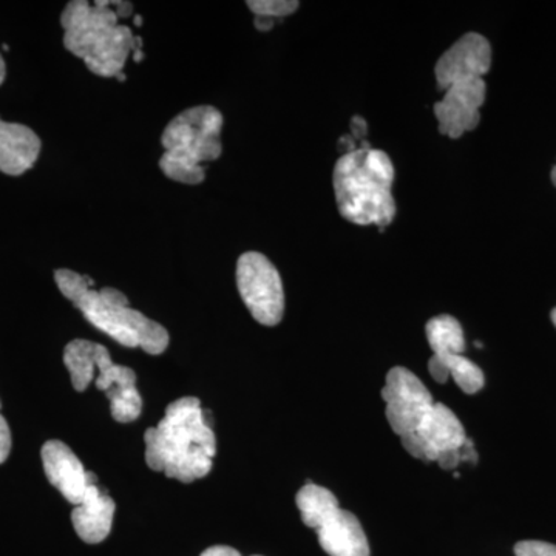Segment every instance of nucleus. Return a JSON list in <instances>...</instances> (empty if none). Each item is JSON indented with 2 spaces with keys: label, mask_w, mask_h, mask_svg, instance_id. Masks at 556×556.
Here are the masks:
<instances>
[{
  "label": "nucleus",
  "mask_w": 556,
  "mask_h": 556,
  "mask_svg": "<svg viewBox=\"0 0 556 556\" xmlns=\"http://www.w3.org/2000/svg\"><path fill=\"white\" fill-rule=\"evenodd\" d=\"M484 79L457 83L445 90L444 100L434 104L439 131L445 137L457 139L466 131L477 129L481 123V110L485 102Z\"/></svg>",
  "instance_id": "9"
},
{
  "label": "nucleus",
  "mask_w": 556,
  "mask_h": 556,
  "mask_svg": "<svg viewBox=\"0 0 556 556\" xmlns=\"http://www.w3.org/2000/svg\"><path fill=\"white\" fill-rule=\"evenodd\" d=\"M295 503L302 514L303 522L314 530L329 511L339 507V501L334 493L329 492L325 486L311 484V482L300 489Z\"/></svg>",
  "instance_id": "19"
},
{
  "label": "nucleus",
  "mask_w": 556,
  "mask_h": 556,
  "mask_svg": "<svg viewBox=\"0 0 556 556\" xmlns=\"http://www.w3.org/2000/svg\"><path fill=\"white\" fill-rule=\"evenodd\" d=\"M492 65V47L479 33H467L456 40L437 62L438 87L447 90L463 80L484 79Z\"/></svg>",
  "instance_id": "10"
},
{
  "label": "nucleus",
  "mask_w": 556,
  "mask_h": 556,
  "mask_svg": "<svg viewBox=\"0 0 556 556\" xmlns=\"http://www.w3.org/2000/svg\"><path fill=\"white\" fill-rule=\"evenodd\" d=\"M199 397L172 402L159 426L144 434L146 463L167 478L189 484L212 470L217 439Z\"/></svg>",
  "instance_id": "1"
},
{
  "label": "nucleus",
  "mask_w": 556,
  "mask_h": 556,
  "mask_svg": "<svg viewBox=\"0 0 556 556\" xmlns=\"http://www.w3.org/2000/svg\"><path fill=\"white\" fill-rule=\"evenodd\" d=\"M401 439L409 455L420 460H438L467 442L463 424L452 409L442 404H434L419 427Z\"/></svg>",
  "instance_id": "8"
},
{
  "label": "nucleus",
  "mask_w": 556,
  "mask_h": 556,
  "mask_svg": "<svg viewBox=\"0 0 556 556\" xmlns=\"http://www.w3.org/2000/svg\"><path fill=\"white\" fill-rule=\"evenodd\" d=\"M393 163L386 152L371 149L365 142L350 153H343L332 172L336 201L340 215L358 226L387 228L396 217Z\"/></svg>",
  "instance_id": "3"
},
{
  "label": "nucleus",
  "mask_w": 556,
  "mask_h": 556,
  "mask_svg": "<svg viewBox=\"0 0 556 556\" xmlns=\"http://www.w3.org/2000/svg\"><path fill=\"white\" fill-rule=\"evenodd\" d=\"M426 332L433 356L464 354L466 351L464 329L455 317L444 314V316L431 318L427 324Z\"/></svg>",
  "instance_id": "17"
},
{
  "label": "nucleus",
  "mask_w": 556,
  "mask_h": 556,
  "mask_svg": "<svg viewBox=\"0 0 556 556\" xmlns=\"http://www.w3.org/2000/svg\"><path fill=\"white\" fill-rule=\"evenodd\" d=\"M112 2L86 0L68 2L61 14L65 49L86 62L87 68L102 78H119L131 51L142 49L141 36L119 24Z\"/></svg>",
  "instance_id": "4"
},
{
  "label": "nucleus",
  "mask_w": 556,
  "mask_h": 556,
  "mask_svg": "<svg viewBox=\"0 0 556 556\" xmlns=\"http://www.w3.org/2000/svg\"><path fill=\"white\" fill-rule=\"evenodd\" d=\"M116 13L119 17H129L134 13V5L130 2H116Z\"/></svg>",
  "instance_id": "26"
},
{
  "label": "nucleus",
  "mask_w": 556,
  "mask_h": 556,
  "mask_svg": "<svg viewBox=\"0 0 556 556\" xmlns=\"http://www.w3.org/2000/svg\"><path fill=\"white\" fill-rule=\"evenodd\" d=\"M115 501L100 485H90L83 503L72 514L73 527L84 543H102L112 532Z\"/></svg>",
  "instance_id": "15"
},
{
  "label": "nucleus",
  "mask_w": 556,
  "mask_h": 556,
  "mask_svg": "<svg viewBox=\"0 0 556 556\" xmlns=\"http://www.w3.org/2000/svg\"><path fill=\"white\" fill-rule=\"evenodd\" d=\"M428 371L439 383H445L448 378H453L456 386L467 394L478 393L485 386L482 369L464 354L433 356L428 362Z\"/></svg>",
  "instance_id": "16"
},
{
  "label": "nucleus",
  "mask_w": 556,
  "mask_h": 556,
  "mask_svg": "<svg viewBox=\"0 0 556 556\" xmlns=\"http://www.w3.org/2000/svg\"><path fill=\"white\" fill-rule=\"evenodd\" d=\"M551 317H552V321H554V325L556 328V308L554 311H552Z\"/></svg>",
  "instance_id": "29"
},
{
  "label": "nucleus",
  "mask_w": 556,
  "mask_h": 556,
  "mask_svg": "<svg viewBox=\"0 0 556 556\" xmlns=\"http://www.w3.org/2000/svg\"><path fill=\"white\" fill-rule=\"evenodd\" d=\"M135 24H137V27H141V24H142L141 16L135 17Z\"/></svg>",
  "instance_id": "28"
},
{
  "label": "nucleus",
  "mask_w": 556,
  "mask_h": 556,
  "mask_svg": "<svg viewBox=\"0 0 556 556\" xmlns=\"http://www.w3.org/2000/svg\"><path fill=\"white\" fill-rule=\"evenodd\" d=\"M223 124L222 112L212 105H197L175 116L161 137L166 150L160 160L163 174L182 185L203 182L206 170L201 163L222 155Z\"/></svg>",
  "instance_id": "5"
},
{
  "label": "nucleus",
  "mask_w": 556,
  "mask_h": 556,
  "mask_svg": "<svg viewBox=\"0 0 556 556\" xmlns=\"http://www.w3.org/2000/svg\"><path fill=\"white\" fill-rule=\"evenodd\" d=\"M247 5L255 16L276 20V17H287L289 14L295 13L300 3L295 0H249Z\"/></svg>",
  "instance_id": "20"
},
{
  "label": "nucleus",
  "mask_w": 556,
  "mask_h": 556,
  "mask_svg": "<svg viewBox=\"0 0 556 556\" xmlns=\"http://www.w3.org/2000/svg\"><path fill=\"white\" fill-rule=\"evenodd\" d=\"M94 348L97 343L84 339L73 340L65 346L64 364L76 391H86L94 379Z\"/></svg>",
  "instance_id": "18"
},
{
  "label": "nucleus",
  "mask_w": 556,
  "mask_h": 556,
  "mask_svg": "<svg viewBox=\"0 0 556 556\" xmlns=\"http://www.w3.org/2000/svg\"><path fill=\"white\" fill-rule=\"evenodd\" d=\"M276 24V20H270V17L265 16H255L254 25L255 28L260 31H269L270 28Z\"/></svg>",
  "instance_id": "25"
},
{
  "label": "nucleus",
  "mask_w": 556,
  "mask_h": 556,
  "mask_svg": "<svg viewBox=\"0 0 556 556\" xmlns=\"http://www.w3.org/2000/svg\"><path fill=\"white\" fill-rule=\"evenodd\" d=\"M351 129H353L354 137L362 138L367 134V123L361 116H354L353 123H351Z\"/></svg>",
  "instance_id": "24"
},
{
  "label": "nucleus",
  "mask_w": 556,
  "mask_h": 556,
  "mask_svg": "<svg viewBox=\"0 0 556 556\" xmlns=\"http://www.w3.org/2000/svg\"><path fill=\"white\" fill-rule=\"evenodd\" d=\"M237 287L258 324L276 327L285 313V291L276 266L260 252H244L237 262Z\"/></svg>",
  "instance_id": "6"
},
{
  "label": "nucleus",
  "mask_w": 556,
  "mask_h": 556,
  "mask_svg": "<svg viewBox=\"0 0 556 556\" xmlns=\"http://www.w3.org/2000/svg\"><path fill=\"white\" fill-rule=\"evenodd\" d=\"M316 532L329 556H369L367 535L351 511L334 508L321 519Z\"/></svg>",
  "instance_id": "13"
},
{
  "label": "nucleus",
  "mask_w": 556,
  "mask_h": 556,
  "mask_svg": "<svg viewBox=\"0 0 556 556\" xmlns=\"http://www.w3.org/2000/svg\"><path fill=\"white\" fill-rule=\"evenodd\" d=\"M201 556H241L239 551L229 546H214L208 547L201 554ZM260 556V555H254Z\"/></svg>",
  "instance_id": "23"
},
{
  "label": "nucleus",
  "mask_w": 556,
  "mask_h": 556,
  "mask_svg": "<svg viewBox=\"0 0 556 556\" xmlns=\"http://www.w3.org/2000/svg\"><path fill=\"white\" fill-rule=\"evenodd\" d=\"M382 397L388 424L401 438L412 434L434 405L428 388L415 372L402 367L388 371Z\"/></svg>",
  "instance_id": "7"
},
{
  "label": "nucleus",
  "mask_w": 556,
  "mask_h": 556,
  "mask_svg": "<svg viewBox=\"0 0 556 556\" xmlns=\"http://www.w3.org/2000/svg\"><path fill=\"white\" fill-rule=\"evenodd\" d=\"M94 365L98 376L97 387L110 399L113 419L121 424L137 420L142 412V399L137 390V375L134 369L113 364L108 348L97 343Z\"/></svg>",
  "instance_id": "11"
},
{
  "label": "nucleus",
  "mask_w": 556,
  "mask_h": 556,
  "mask_svg": "<svg viewBox=\"0 0 556 556\" xmlns=\"http://www.w3.org/2000/svg\"><path fill=\"white\" fill-rule=\"evenodd\" d=\"M58 288L84 314L94 328L127 348H142L146 353L159 356L169 346V332L163 325L150 320L144 314L131 309L129 300L115 288L93 289L89 276L75 270L58 269L54 273Z\"/></svg>",
  "instance_id": "2"
},
{
  "label": "nucleus",
  "mask_w": 556,
  "mask_h": 556,
  "mask_svg": "<svg viewBox=\"0 0 556 556\" xmlns=\"http://www.w3.org/2000/svg\"><path fill=\"white\" fill-rule=\"evenodd\" d=\"M2 407V405H0ZM11 452V431L5 417L0 415V464L5 463Z\"/></svg>",
  "instance_id": "22"
},
{
  "label": "nucleus",
  "mask_w": 556,
  "mask_h": 556,
  "mask_svg": "<svg viewBox=\"0 0 556 556\" xmlns=\"http://www.w3.org/2000/svg\"><path fill=\"white\" fill-rule=\"evenodd\" d=\"M517 556H556L555 544L544 541H521L515 546Z\"/></svg>",
  "instance_id": "21"
},
{
  "label": "nucleus",
  "mask_w": 556,
  "mask_h": 556,
  "mask_svg": "<svg viewBox=\"0 0 556 556\" xmlns=\"http://www.w3.org/2000/svg\"><path fill=\"white\" fill-rule=\"evenodd\" d=\"M42 142L35 130L24 124L5 123L0 118V172L20 177L30 170L39 159Z\"/></svg>",
  "instance_id": "14"
},
{
  "label": "nucleus",
  "mask_w": 556,
  "mask_h": 556,
  "mask_svg": "<svg viewBox=\"0 0 556 556\" xmlns=\"http://www.w3.org/2000/svg\"><path fill=\"white\" fill-rule=\"evenodd\" d=\"M7 76V64L3 61L2 54H0V86H2L3 80H5Z\"/></svg>",
  "instance_id": "27"
},
{
  "label": "nucleus",
  "mask_w": 556,
  "mask_h": 556,
  "mask_svg": "<svg viewBox=\"0 0 556 556\" xmlns=\"http://www.w3.org/2000/svg\"><path fill=\"white\" fill-rule=\"evenodd\" d=\"M42 464L50 484L73 506H79L90 485H98V477L84 468L78 456L61 441H49L42 447Z\"/></svg>",
  "instance_id": "12"
}]
</instances>
